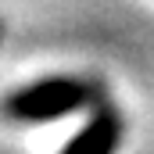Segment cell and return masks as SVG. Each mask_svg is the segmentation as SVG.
Here are the masks:
<instances>
[{
  "mask_svg": "<svg viewBox=\"0 0 154 154\" xmlns=\"http://www.w3.org/2000/svg\"><path fill=\"white\" fill-rule=\"evenodd\" d=\"M122 133H125L122 115H118L108 100H100L93 108V118L82 125V133L61 154H115L118 143H122Z\"/></svg>",
  "mask_w": 154,
  "mask_h": 154,
  "instance_id": "cell-2",
  "label": "cell"
},
{
  "mask_svg": "<svg viewBox=\"0 0 154 154\" xmlns=\"http://www.w3.org/2000/svg\"><path fill=\"white\" fill-rule=\"evenodd\" d=\"M0 32H4V25H0Z\"/></svg>",
  "mask_w": 154,
  "mask_h": 154,
  "instance_id": "cell-3",
  "label": "cell"
},
{
  "mask_svg": "<svg viewBox=\"0 0 154 154\" xmlns=\"http://www.w3.org/2000/svg\"><path fill=\"white\" fill-rule=\"evenodd\" d=\"M104 100V86L97 79L75 75H50L32 86H22L4 100V115L11 122H54V118L75 115L86 108H97Z\"/></svg>",
  "mask_w": 154,
  "mask_h": 154,
  "instance_id": "cell-1",
  "label": "cell"
}]
</instances>
